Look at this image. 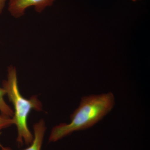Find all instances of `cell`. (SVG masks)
<instances>
[{
  "label": "cell",
  "mask_w": 150,
  "mask_h": 150,
  "mask_svg": "<svg viewBox=\"0 0 150 150\" xmlns=\"http://www.w3.org/2000/svg\"><path fill=\"white\" fill-rule=\"evenodd\" d=\"M56 0H8V11L15 18L23 16L27 9L33 7L38 13L51 6Z\"/></svg>",
  "instance_id": "3"
},
{
  "label": "cell",
  "mask_w": 150,
  "mask_h": 150,
  "mask_svg": "<svg viewBox=\"0 0 150 150\" xmlns=\"http://www.w3.org/2000/svg\"><path fill=\"white\" fill-rule=\"evenodd\" d=\"M7 0H0V14L2 13Z\"/></svg>",
  "instance_id": "7"
},
{
  "label": "cell",
  "mask_w": 150,
  "mask_h": 150,
  "mask_svg": "<svg viewBox=\"0 0 150 150\" xmlns=\"http://www.w3.org/2000/svg\"><path fill=\"white\" fill-rule=\"evenodd\" d=\"M5 95L4 89L0 87V112L2 115L12 118L13 116V111L5 100L4 96Z\"/></svg>",
  "instance_id": "5"
},
{
  "label": "cell",
  "mask_w": 150,
  "mask_h": 150,
  "mask_svg": "<svg viewBox=\"0 0 150 150\" xmlns=\"http://www.w3.org/2000/svg\"><path fill=\"white\" fill-rule=\"evenodd\" d=\"M34 135L32 142L29 146L23 150H41L46 127L44 120H40L35 123L33 127ZM2 150H12L10 148L4 146L0 144Z\"/></svg>",
  "instance_id": "4"
},
{
  "label": "cell",
  "mask_w": 150,
  "mask_h": 150,
  "mask_svg": "<svg viewBox=\"0 0 150 150\" xmlns=\"http://www.w3.org/2000/svg\"><path fill=\"white\" fill-rule=\"evenodd\" d=\"M13 124L12 118L1 114L0 115V131Z\"/></svg>",
  "instance_id": "6"
},
{
  "label": "cell",
  "mask_w": 150,
  "mask_h": 150,
  "mask_svg": "<svg viewBox=\"0 0 150 150\" xmlns=\"http://www.w3.org/2000/svg\"><path fill=\"white\" fill-rule=\"evenodd\" d=\"M131 1H138V0H131Z\"/></svg>",
  "instance_id": "8"
},
{
  "label": "cell",
  "mask_w": 150,
  "mask_h": 150,
  "mask_svg": "<svg viewBox=\"0 0 150 150\" xmlns=\"http://www.w3.org/2000/svg\"><path fill=\"white\" fill-rule=\"evenodd\" d=\"M2 88L14 109L12 118L17 129V142L21 146L24 144L29 145L33 136L28 126V118L31 110H42V103L35 96L29 99L22 96L19 89L16 69L13 66L8 69L7 78L3 81Z\"/></svg>",
  "instance_id": "2"
},
{
  "label": "cell",
  "mask_w": 150,
  "mask_h": 150,
  "mask_svg": "<svg viewBox=\"0 0 150 150\" xmlns=\"http://www.w3.org/2000/svg\"><path fill=\"white\" fill-rule=\"evenodd\" d=\"M114 105L112 93L83 97L79 106L70 116V123H61L52 129L49 142H56L75 131L91 127L108 114Z\"/></svg>",
  "instance_id": "1"
}]
</instances>
